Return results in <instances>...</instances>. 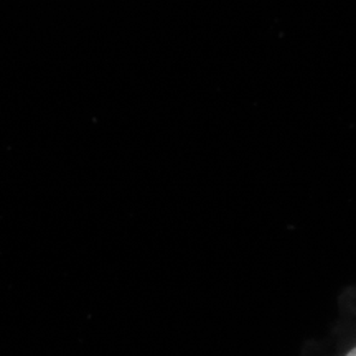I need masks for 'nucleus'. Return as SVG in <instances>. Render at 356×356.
<instances>
[{"label":"nucleus","instance_id":"obj_1","mask_svg":"<svg viewBox=\"0 0 356 356\" xmlns=\"http://www.w3.org/2000/svg\"><path fill=\"white\" fill-rule=\"evenodd\" d=\"M346 356H356V348H353V350H351V351H350V353H348V355H346Z\"/></svg>","mask_w":356,"mask_h":356}]
</instances>
